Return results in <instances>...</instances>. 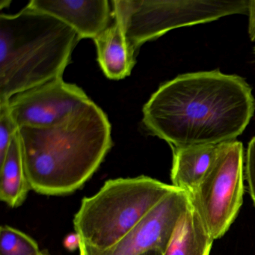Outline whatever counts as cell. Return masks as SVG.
<instances>
[{
	"label": "cell",
	"mask_w": 255,
	"mask_h": 255,
	"mask_svg": "<svg viewBox=\"0 0 255 255\" xmlns=\"http://www.w3.org/2000/svg\"><path fill=\"white\" fill-rule=\"evenodd\" d=\"M244 79L220 71L182 74L162 84L143 107L147 130L171 147L234 141L253 117Z\"/></svg>",
	"instance_id": "6da1fadb"
},
{
	"label": "cell",
	"mask_w": 255,
	"mask_h": 255,
	"mask_svg": "<svg viewBox=\"0 0 255 255\" xmlns=\"http://www.w3.org/2000/svg\"><path fill=\"white\" fill-rule=\"evenodd\" d=\"M246 180L249 183V193L255 205V136L249 144L246 153Z\"/></svg>",
	"instance_id": "2e32d148"
},
{
	"label": "cell",
	"mask_w": 255,
	"mask_h": 255,
	"mask_svg": "<svg viewBox=\"0 0 255 255\" xmlns=\"http://www.w3.org/2000/svg\"><path fill=\"white\" fill-rule=\"evenodd\" d=\"M28 5L68 25L80 40L95 39L113 20L107 0H32Z\"/></svg>",
	"instance_id": "9c48e42d"
},
{
	"label": "cell",
	"mask_w": 255,
	"mask_h": 255,
	"mask_svg": "<svg viewBox=\"0 0 255 255\" xmlns=\"http://www.w3.org/2000/svg\"><path fill=\"white\" fill-rule=\"evenodd\" d=\"M0 167V199L13 208L20 207L31 187L25 172L18 132L13 138Z\"/></svg>",
	"instance_id": "4fadbf2b"
},
{
	"label": "cell",
	"mask_w": 255,
	"mask_h": 255,
	"mask_svg": "<svg viewBox=\"0 0 255 255\" xmlns=\"http://www.w3.org/2000/svg\"><path fill=\"white\" fill-rule=\"evenodd\" d=\"M176 189L144 175L108 180L93 196L83 198L74 216L75 232L86 246L108 249Z\"/></svg>",
	"instance_id": "277c9868"
},
{
	"label": "cell",
	"mask_w": 255,
	"mask_h": 255,
	"mask_svg": "<svg viewBox=\"0 0 255 255\" xmlns=\"http://www.w3.org/2000/svg\"><path fill=\"white\" fill-rule=\"evenodd\" d=\"M111 125L92 101L49 128H21L18 134L31 189L65 195L81 188L113 147Z\"/></svg>",
	"instance_id": "7a4b0ae2"
},
{
	"label": "cell",
	"mask_w": 255,
	"mask_h": 255,
	"mask_svg": "<svg viewBox=\"0 0 255 255\" xmlns=\"http://www.w3.org/2000/svg\"><path fill=\"white\" fill-rule=\"evenodd\" d=\"M80 41L75 31L53 16L26 5L0 15V104L62 77Z\"/></svg>",
	"instance_id": "3957f363"
},
{
	"label": "cell",
	"mask_w": 255,
	"mask_h": 255,
	"mask_svg": "<svg viewBox=\"0 0 255 255\" xmlns=\"http://www.w3.org/2000/svg\"><path fill=\"white\" fill-rule=\"evenodd\" d=\"M38 243L27 234L8 225L0 229V255H38Z\"/></svg>",
	"instance_id": "5bb4252c"
},
{
	"label": "cell",
	"mask_w": 255,
	"mask_h": 255,
	"mask_svg": "<svg viewBox=\"0 0 255 255\" xmlns=\"http://www.w3.org/2000/svg\"><path fill=\"white\" fill-rule=\"evenodd\" d=\"M189 195L213 240L223 237L235 220L244 195V148L234 140L222 149L196 189Z\"/></svg>",
	"instance_id": "8992f818"
},
{
	"label": "cell",
	"mask_w": 255,
	"mask_h": 255,
	"mask_svg": "<svg viewBox=\"0 0 255 255\" xmlns=\"http://www.w3.org/2000/svg\"><path fill=\"white\" fill-rule=\"evenodd\" d=\"M89 101L81 88L59 77L14 95L7 104L20 129L57 125Z\"/></svg>",
	"instance_id": "ba28073f"
},
{
	"label": "cell",
	"mask_w": 255,
	"mask_h": 255,
	"mask_svg": "<svg viewBox=\"0 0 255 255\" xmlns=\"http://www.w3.org/2000/svg\"><path fill=\"white\" fill-rule=\"evenodd\" d=\"M80 255H85L84 252H83V249H81V248H80Z\"/></svg>",
	"instance_id": "44dd1931"
},
{
	"label": "cell",
	"mask_w": 255,
	"mask_h": 255,
	"mask_svg": "<svg viewBox=\"0 0 255 255\" xmlns=\"http://www.w3.org/2000/svg\"><path fill=\"white\" fill-rule=\"evenodd\" d=\"M213 240L191 204L178 221L163 255H210Z\"/></svg>",
	"instance_id": "7c38bea8"
},
{
	"label": "cell",
	"mask_w": 255,
	"mask_h": 255,
	"mask_svg": "<svg viewBox=\"0 0 255 255\" xmlns=\"http://www.w3.org/2000/svg\"><path fill=\"white\" fill-rule=\"evenodd\" d=\"M141 255H163V253L157 249H153V250L148 251Z\"/></svg>",
	"instance_id": "d6986e66"
},
{
	"label": "cell",
	"mask_w": 255,
	"mask_h": 255,
	"mask_svg": "<svg viewBox=\"0 0 255 255\" xmlns=\"http://www.w3.org/2000/svg\"><path fill=\"white\" fill-rule=\"evenodd\" d=\"M113 17L132 51L168 31L246 14L249 0H114Z\"/></svg>",
	"instance_id": "5b68a950"
},
{
	"label": "cell",
	"mask_w": 255,
	"mask_h": 255,
	"mask_svg": "<svg viewBox=\"0 0 255 255\" xmlns=\"http://www.w3.org/2000/svg\"><path fill=\"white\" fill-rule=\"evenodd\" d=\"M38 255H49L48 252H46V251H41V253Z\"/></svg>",
	"instance_id": "ffe728a7"
},
{
	"label": "cell",
	"mask_w": 255,
	"mask_h": 255,
	"mask_svg": "<svg viewBox=\"0 0 255 255\" xmlns=\"http://www.w3.org/2000/svg\"><path fill=\"white\" fill-rule=\"evenodd\" d=\"M100 67L110 80H120L130 75L135 65L131 50L119 23L113 18L110 26L94 39Z\"/></svg>",
	"instance_id": "8fae6325"
},
{
	"label": "cell",
	"mask_w": 255,
	"mask_h": 255,
	"mask_svg": "<svg viewBox=\"0 0 255 255\" xmlns=\"http://www.w3.org/2000/svg\"><path fill=\"white\" fill-rule=\"evenodd\" d=\"M81 241V237L75 232L65 237L64 240V246L68 250L75 251L77 249H80Z\"/></svg>",
	"instance_id": "ac0fdd59"
},
{
	"label": "cell",
	"mask_w": 255,
	"mask_h": 255,
	"mask_svg": "<svg viewBox=\"0 0 255 255\" xmlns=\"http://www.w3.org/2000/svg\"><path fill=\"white\" fill-rule=\"evenodd\" d=\"M18 127L13 120L8 104H0V163L3 161Z\"/></svg>",
	"instance_id": "9a60e30c"
},
{
	"label": "cell",
	"mask_w": 255,
	"mask_h": 255,
	"mask_svg": "<svg viewBox=\"0 0 255 255\" xmlns=\"http://www.w3.org/2000/svg\"><path fill=\"white\" fill-rule=\"evenodd\" d=\"M248 14L249 16V36L252 41H255V0H249Z\"/></svg>",
	"instance_id": "e0dca14e"
},
{
	"label": "cell",
	"mask_w": 255,
	"mask_h": 255,
	"mask_svg": "<svg viewBox=\"0 0 255 255\" xmlns=\"http://www.w3.org/2000/svg\"><path fill=\"white\" fill-rule=\"evenodd\" d=\"M222 144L223 143L172 147L171 179L173 186L190 195L210 170Z\"/></svg>",
	"instance_id": "30bf717a"
},
{
	"label": "cell",
	"mask_w": 255,
	"mask_h": 255,
	"mask_svg": "<svg viewBox=\"0 0 255 255\" xmlns=\"http://www.w3.org/2000/svg\"><path fill=\"white\" fill-rule=\"evenodd\" d=\"M189 194L176 189L165 195L123 237L111 247H80L85 255H141L157 249L165 252L182 215L190 207Z\"/></svg>",
	"instance_id": "52a82bcc"
}]
</instances>
